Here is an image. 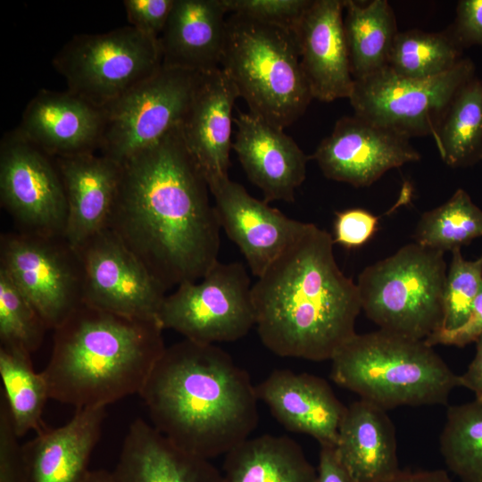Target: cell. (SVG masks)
Returning <instances> with one entry per match:
<instances>
[{
  "label": "cell",
  "mask_w": 482,
  "mask_h": 482,
  "mask_svg": "<svg viewBox=\"0 0 482 482\" xmlns=\"http://www.w3.org/2000/svg\"><path fill=\"white\" fill-rule=\"evenodd\" d=\"M85 482H116L113 478L112 471L105 470H90L87 476Z\"/></svg>",
  "instance_id": "obj_45"
},
{
  "label": "cell",
  "mask_w": 482,
  "mask_h": 482,
  "mask_svg": "<svg viewBox=\"0 0 482 482\" xmlns=\"http://www.w3.org/2000/svg\"><path fill=\"white\" fill-rule=\"evenodd\" d=\"M255 387L258 399L286 429L311 436L320 445H335L346 406L325 379L281 369Z\"/></svg>",
  "instance_id": "obj_21"
},
{
  "label": "cell",
  "mask_w": 482,
  "mask_h": 482,
  "mask_svg": "<svg viewBox=\"0 0 482 482\" xmlns=\"http://www.w3.org/2000/svg\"><path fill=\"white\" fill-rule=\"evenodd\" d=\"M345 0H312L295 36L313 99L349 98L354 85L345 37Z\"/></svg>",
  "instance_id": "obj_19"
},
{
  "label": "cell",
  "mask_w": 482,
  "mask_h": 482,
  "mask_svg": "<svg viewBox=\"0 0 482 482\" xmlns=\"http://www.w3.org/2000/svg\"><path fill=\"white\" fill-rule=\"evenodd\" d=\"M463 50L448 27L440 32L398 31L388 68L403 78H433L451 70L463 59Z\"/></svg>",
  "instance_id": "obj_31"
},
{
  "label": "cell",
  "mask_w": 482,
  "mask_h": 482,
  "mask_svg": "<svg viewBox=\"0 0 482 482\" xmlns=\"http://www.w3.org/2000/svg\"><path fill=\"white\" fill-rule=\"evenodd\" d=\"M106 407L76 409L64 425L44 428L22 445L29 482H85Z\"/></svg>",
  "instance_id": "obj_23"
},
{
  "label": "cell",
  "mask_w": 482,
  "mask_h": 482,
  "mask_svg": "<svg viewBox=\"0 0 482 482\" xmlns=\"http://www.w3.org/2000/svg\"><path fill=\"white\" fill-rule=\"evenodd\" d=\"M316 482H356L339 461L334 445H320Z\"/></svg>",
  "instance_id": "obj_42"
},
{
  "label": "cell",
  "mask_w": 482,
  "mask_h": 482,
  "mask_svg": "<svg viewBox=\"0 0 482 482\" xmlns=\"http://www.w3.org/2000/svg\"><path fill=\"white\" fill-rule=\"evenodd\" d=\"M220 68L249 112L277 128L292 125L313 99L295 33L282 27L231 14Z\"/></svg>",
  "instance_id": "obj_6"
},
{
  "label": "cell",
  "mask_w": 482,
  "mask_h": 482,
  "mask_svg": "<svg viewBox=\"0 0 482 482\" xmlns=\"http://www.w3.org/2000/svg\"><path fill=\"white\" fill-rule=\"evenodd\" d=\"M225 482H316L317 471L292 438L262 435L247 438L227 454Z\"/></svg>",
  "instance_id": "obj_27"
},
{
  "label": "cell",
  "mask_w": 482,
  "mask_h": 482,
  "mask_svg": "<svg viewBox=\"0 0 482 482\" xmlns=\"http://www.w3.org/2000/svg\"><path fill=\"white\" fill-rule=\"evenodd\" d=\"M47 329L32 303L0 269L1 346L21 349L31 354L41 345Z\"/></svg>",
  "instance_id": "obj_34"
},
{
  "label": "cell",
  "mask_w": 482,
  "mask_h": 482,
  "mask_svg": "<svg viewBox=\"0 0 482 482\" xmlns=\"http://www.w3.org/2000/svg\"><path fill=\"white\" fill-rule=\"evenodd\" d=\"M475 76L464 57L446 72L428 79L401 77L388 67L354 80L350 104L354 115L403 137L431 136L459 90Z\"/></svg>",
  "instance_id": "obj_9"
},
{
  "label": "cell",
  "mask_w": 482,
  "mask_h": 482,
  "mask_svg": "<svg viewBox=\"0 0 482 482\" xmlns=\"http://www.w3.org/2000/svg\"><path fill=\"white\" fill-rule=\"evenodd\" d=\"M237 90L220 67L200 72L179 130L208 186L229 178L232 112Z\"/></svg>",
  "instance_id": "obj_17"
},
{
  "label": "cell",
  "mask_w": 482,
  "mask_h": 482,
  "mask_svg": "<svg viewBox=\"0 0 482 482\" xmlns=\"http://www.w3.org/2000/svg\"><path fill=\"white\" fill-rule=\"evenodd\" d=\"M7 403L0 398V482H29L22 445L18 441Z\"/></svg>",
  "instance_id": "obj_37"
},
{
  "label": "cell",
  "mask_w": 482,
  "mask_h": 482,
  "mask_svg": "<svg viewBox=\"0 0 482 482\" xmlns=\"http://www.w3.org/2000/svg\"><path fill=\"white\" fill-rule=\"evenodd\" d=\"M453 257L444 289V317L440 330H453L469 318L473 302L482 286V256L475 261L463 258L461 249Z\"/></svg>",
  "instance_id": "obj_35"
},
{
  "label": "cell",
  "mask_w": 482,
  "mask_h": 482,
  "mask_svg": "<svg viewBox=\"0 0 482 482\" xmlns=\"http://www.w3.org/2000/svg\"><path fill=\"white\" fill-rule=\"evenodd\" d=\"M453 22L448 26L459 45L465 49L482 47V0H460Z\"/></svg>",
  "instance_id": "obj_40"
},
{
  "label": "cell",
  "mask_w": 482,
  "mask_h": 482,
  "mask_svg": "<svg viewBox=\"0 0 482 482\" xmlns=\"http://www.w3.org/2000/svg\"><path fill=\"white\" fill-rule=\"evenodd\" d=\"M237 134L232 148L248 179L264 201H295V190L306 178V155L284 129L251 113L234 119Z\"/></svg>",
  "instance_id": "obj_18"
},
{
  "label": "cell",
  "mask_w": 482,
  "mask_h": 482,
  "mask_svg": "<svg viewBox=\"0 0 482 482\" xmlns=\"http://www.w3.org/2000/svg\"><path fill=\"white\" fill-rule=\"evenodd\" d=\"M415 242L445 253L482 237V210L461 188L443 204L424 212L415 229Z\"/></svg>",
  "instance_id": "obj_33"
},
{
  "label": "cell",
  "mask_w": 482,
  "mask_h": 482,
  "mask_svg": "<svg viewBox=\"0 0 482 482\" xmlns=\"http://www.w3.org/2000/svg\"><path fill=\"white\" fill-rule=\"evenodd\" d=\"M0 200L22 232L64 237L67 201L55 163L16 129L1 139Z\"/></svg>",
  "instance_id": "obj_13"
},
{
  "label": "cell",
  "mask_w": 482,
  "mask_h": 482,
  "mask_svg": "<svg viewBox=\"0 0 482 482\" xmlns=\"http://www.w3.org/2000/svg\"><path fill=\"white\" fill-rule=\"evenodd\" d=\"M227 12L223 0H174L159 37L162 66L196 72L220 68Z\"/></svg>",
  "instance_id": "obj_25"
},
{
  "label": "cell",
  "mask_w": 482,
  "mask_h": 482,
  "mask_svg": "<svg viewBox=\"0 0 482 482\" xmlns=\"http://www.w3.org/2000/svg\"><path fill=\"white\" fill-rule=\"evenodd\" d=\"M77 250L83 268V303L138 320H158L166 290L111 229Z\"/></svg>",
  "instance_id": "obj_14"
},
{
  "label": "cell",
  "mask_w": 482,
  "mask_h": 482,
  "mask_svg": "<svg viewBox=\"0 0 482 482\" xmlns=\"http://www.w3.org/2000/svg\"><path fill=\"white\" fill-rule=\"evenodd\" d=\"M200 72L162 66L106 108L99 154L119 163L178 128Z\"/></svg>",
  "instance_id": "obj_11"
},
{
  "label": "cell",
  "mask_w": 482,
  "mask_h": 482,
  "mask_svg": "<svg viewBox=\"0 0 482 482\" xmlns=\"http://www.w3.org/2000/svg\"><path fill=\"white\" fill-rule=\"evenodd\" d=\"M480 161H482V154H481V157H480Z\"/></svg>",
  "instance_id": "obj_46"
},
{
  "label": "cell",
  "mask_w": 482,
  "mask_h": 482,
  "mask_svg": "<svg viewBox=\"0 0 482 482\" xmlns=\"http://www.w3.org/2000/svg\"><path fill=\"white\" fill-rule=\"evenodd\" d=\"M209 192L179 126L121 163L108 229L166 291L219 262L221 228Z\"/></svg>",
  "instance_id": "obj_1"
},
{
  "label": "cell",
  "mask_w": 482,
  "mask_h": 482,
  "mask_svg": "<svg viewBox=\"0 0 482 482\" xmlns=\"http://www.w3.org/2000/svg\"><path fill=\"white\" fill-rule=\"evenodd\" d=\"M330 361L335 383L386 411L445 405L460 386L433 346L381 329L356 333Z\"/></svg>",
  "instance_id": "obj_5"
},
{
  "label": "cell",
  "mask_w": 482,
  "mask_h": 482,
  "mask_svg": "<svg viewBox=\"0 0 482 482\" xmlns=\"http://www.w3.org/2000/svg\"><path fill=\"white\" fill-rule=\"evenodd\" d=\"M139 395L158 431L207 460L227 454L258 423L256 387L215 345L184 339L166 347Z\"/></svg>",
  "instance_id": "obj_3"
},
{
  "label": "cell",
  "mask_w": 482,
  "mask_h": 482,
  "mask_svg": "<svg viewBox=\"0 0 482 482\" xmlns=\"http://www.w3.org/2000/svg\"><path fill=\"white\" fill-rule=\"evenodd\" d=\"M378 218L367 210L353 208L336 212L334 243L345 248L363 245L376 232Z\"/></svg>",
  "instance_id": "obj_38"
},
{
  "label": "cell",
  "mask_w": 482,
  "mask_h": 482,
  "mask_svg": "<svg viewBox=\"0 0 482 482\" xmlns=\"http://www.w3.org/2000/svg\"><path fill=\"white\" fill-rule=\"evenodd\" d=\"M68 91L104 109L162 66L159 40L130 25L100 34H79L53 59Z\"/></svg>",
  "instance_id": "obj_8"
},
{
  "label": "cell",
  "mask_w": 482,
  "mask_h": 482,
  "mask_svg": "<svg viewBox=\"0 0 482 482\" xmlns=\"http://www.w3.org/2000/svg\"><path fill=\"white\" fill-rule=\"evenodd\" d=\"M231 14L277 25L295 33L312 0H223Z\"/></svg>",
  "instance_id": "obj_36"
},
{
  "label": "cell",
  "mask_w": 482,
  "mask_h": 482,
  "mask_svg": "<svg viewBox=\"0 0 482 482\" xmlns=\"http://www.w3.org/2000/svg\"><path fill=\"white\" fill-rule=\"evenodd\" d=\"M53 160L67 201L64 238L78 249L108 229L119 191L121 164L99 153Z\"/></svg>",
  "instance_id": "obj_22"
},
{
  "label": "cell",
  "mask_w": 482,
  "mask_h": 482,
  "mask_svg": "<svg viewBox=\"0 0 482 482\" xmlns=\"http://www.w3.org/2000/svg\"><path fill=\"white\" fill-rule=\"evenodd\" d=\"M209 188L220 228L239 248L256 278L295 241L307 224L254 198L229 178Z\"/></svg>",
  "instance_id": "obj_16"
},
{
  "label": "cell",
  "mask_w": 482,
  "mask_h": 482,
  "mask_svg": "<svg viewBox=\"0 0 482 482\" xmlns=\"http://www.w3.org/2000/svg\"><path fill=\"white\" fill-rule=\"evenodd\" d=\"M0 269L32 303L48 329L83 303V268L64 237L30 233L1 236Z\"/></svg>",
  "instance_id": "obj_12"
},
{
  "label": "cell",
  "mask_w": 482,
  "mask_h": 482,
  "mask_svg": "<svg viewBox=\"0 0 482 482\" xmlns=\"http://www.w3.org/2000/svg\"><path fill=\"white\" fill-rule=\"evenodd\" d=\"M482 336V286L476 296L470 313L466 322L453 330H438L431 335L425 342L430 345H455L462 347Z\"/></svg>",
  "instance_id": "obj_41"
},
{
  "label": "cell",
  "mask_w": 482,
  "mask_h": 482,
  "mask_svg": "<svg viewBox=\"0 0 482 482\" xmlns=\"http://www.w3.org/2000/svg\"><path fill=\"white\" fill-rule=\"evenodd\" d=\"M420 158L409 138L354 114L338 119L310 155L326 178L355 187H369L389 170Z\"/></svg>",
  "instance_id": "obj_15"
},
{
  "label": "cell",
  "mask_w": 482,
  "mask_h": 482,
  "mask_svg": "<svg viewBox=\"0 0 482 482\" xmlns=\"http://www.w3.org/2000/svg\"><path fill=\"white\" fill-rule=\"evenodd\" d=\"M158 319L163 329L197 343L214 345L244 337L255 326L245 266L218 262L200 280L180 284L165 296Z\"/></svg>",
  "instance_id": "obj_10"
},
{
  "label": "cell",
  "mask_w": 482,
  "mask_h": 482,
  "mask_svg": "<svg viewBox=\"0 0 482 482\" xmlns=\"http://www.w3.org/2000/svg\"><path fill=\"white\" fill-rule=\"evenodd\" d=\"M0 376L3 396L17 436L21 437L31 430H42L43 410L50 395L43 373L36 372L33 368L30 353L1 346Z\"/></svg>",
  "instance_id": "obj_30"
},
{
  "label": "cell",
  "mask_w": 482,
  "mask_h": 482,
  "mask_svg": "<svg viewBox=\"0 0 482 482\" xmlns=\"http://www.w3.org/2000/svg\"><path fill=\"white\" fill-rule=\"evenodd\" d=\"M104 112L70 91L41 89L16 129L51 158L99 152Z\"/></svg>",
  "instance_id": "obj_20"
},
{
  "label": "cell",
  "mask_w": 482,
  "mask_h": 482,
  "mask_svg": "<svg viewBox=\"0 0 482 482\" xmlns=\"http://www.w3.org/2000/svg\"><path fill=\"white\" fill-rule=\"evenodd\" d=\"M460 386H464L482 398V336L476 340V354L467 370L459 375Z\"/></svg>",
  "instance_id": "obj_43"
},
{
  "label": "cell",
  "mask_w": 482,
  "mask_h": 482,
  "mask_svg": "<svg viewBox=\"0 0 482 482\" xmlns=\"http://www.w3.org/2000/svg\"><path fill=\"white\" fill-rule=\"evenodd\" d=\"M439 444L447 467L462 482H482V398L448 407Z\"/></svg>",
  "instance_id": "obj_32"
},
{
  "label": "cell",
  "mask_w": 482,
  "mask_h": 482,
  "mask_svg": "<svg viewBox=\"0 0 482 482\" xmlns=\"http://www.w3.org/2000/svg\"><path fill=\"white\" fill-rule=\"evenodd\" d=\"M343 18L351 73L362 79L388 67L398 33L394 10L386 0L366 4L345 0Z\"/></svg>",
  "instance_id": "obj_28"
},
{
  "label": "cell",
  "mask_w": 482,
  "mask_h": 482,
  "mask_svg": "<svg viewBox=\"0 0 482 482\" xmlns=\"http://www.w3.org/2000/svg\"><path fill=\"white\" fill-rule=\"evenodd\" d=\"M443 161L453 168L470 166L482 154V79L474 76L448 106L435 137Z\"/></svg>",
  "instance_id": "obj_29"
},
{
  "label": "cell",
  "mask_w": 482,
  "mask_h": 482,
  "mask_svg": "<svg viewBox=\"0 0 482 482\" xmlns=\"http://www.w3.org/2000/svg\"><path fill=\"white\" fill-rule=\"evenodd\" d=\"M446 273L444 252L403 245L359 275L362 310L381 330L425 341L442 328Z\"/></svg>",
  "instance_id": "obj_7"
},
{
  "label": "cell",
  "mask_w": 482,
  "mask_h": 482,
  "mask_svg": "<svg viewBox=\"0 0 482 482\" xmlns=\"http://www.w3.org/2000/svg\"><path fill=\"white\" fill-rule=\"evenodd\" d=\"M174 0H125V8L129 25L142 34L159 40Z\"/></svg>",
  "instance_id": "obj_39"
},
{
  "label": "cell",
  "mask_w": 482,
  "mask_h": 482,
  "mask_svg": "<svg viewBox=\"0 0 482 482\" xmlns=\"http://www.w3.org/2000/svg\"><path fill=\"white\" fill-rule=\"evenodd\" d=\"M332 235L313 223L252 286L262 345L280 357L331 360L355 334L357 284L334 255Z\"/></svg>",
  "instance_id": "obj_2"
},
{
  "label": "cell",
  "mask_w": 482,
  "mask_h": 482,
  "mask_svg": "<svg viewBox=\"0 0 482 482\" xmlns=\"http://www.w3.org/2000/svg\"><path fill=\"white\" fill-rule=\"evenodd\" d=\"M112 473L116 482H225L210 460L179 447L141 418L130 425Z\"/></svg>",
  "instance_id": "obj_24"
},
{
  "label": "cell",
  "mask_w": 482,
  "mask_h": 482,
  "mask_svg": "<svg viewBox=\"0 0 482 482\" xmlns=\"http://www.w3.org/2000/svg\"><path fill=\"white\" fill-rule=\"evenodd\" d=\"M334 448L356 482H384L400 470L393 422L366 400L346 406Z\"/></svg>",
  "instance_id": "obj_26"
},
{
  "label": "cell",
  "mask_w": 482,
  "mask_h": 482,
  "mask_svg": "<svg viewBox=\"0 0 482 482\" xmlns=\"http://www.w3.org/2000/svg\"><path fill=\"white\" fill-rule=\"evenodd\" d=\"M384 482H451V480L447 473L443 470H399Z\"/></svg>",
  "instance_id": "obj_44"
},
{
  "label": "cell",
  "mask_w": 482,
  "mask_h": 482,
  "mask_svg": "<svg viewBox=\"0 0 482 482\" xmlns=\"http://www.w3.org/2000/svg\"><path fill=\"white\" fill-rule=\"evenodd\" d=\"M158 320H138L85 303L54 329L42 371L50 399L80 408L106 407L138 394L163 353Z\"/></svg>",
  "instance_id": "obj_4"
}]
</instances>
